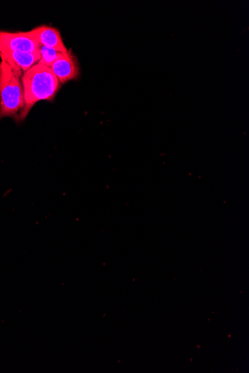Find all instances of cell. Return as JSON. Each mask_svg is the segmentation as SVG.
I'll return each mask as SVG.
<instances>
[{"label":"cell","instance_id":"6da1fadb","mask_svg":"<svg viewBox=\"0 0 249 373\" xmlns=\"http://www.w3.org/2000/svg\"><path fill=\"white\" fill-rule=\"evenodd\" d=\"M21 82L24 91V108L19 122H23L35 104L40 101H53L61 88L50 68L36 65L23 74Z\"/></svg>","mask_w":249,"mask_h":373},{"label":"cell","instance_id":"52a82bcc","mask_svg":"<svg viewBox=\"0 0 249 373\" xmlns=\"http://www.w3.org/2000/svg\"><path fill=\"white\" fill-rule=\"evenodd\" d=\"M39 53L40 60L38 64L49 68L51 67L57 59L61 58L64 54H65L43 46V45H40L39 46Z\"/></svg>","mask_w":249,"mask_h":373},{"label":"cell","instance_id":"277c9868","mask_svg":"<svg viewBox=\"0 0 249 373\" xmlns=\"http://www.w3.org/2000/svg\"><path fill=\"white\" fill-rule=\"evenodd\" d=\"M38 44L62 53L68 52L63 42L61 33L56 28L48 26H39L26 32Z\"/></svg>","mask_w":249,"mask_h":373},{"label":"cell","instance_id":"3957f363","mask_svg":"<svg viewBox=\"0 0 249 373\" xmlns=\"http://www.w3.org/2000/svg\"><path fill=\"white\" fill-rule=\"evenodd\" d=\"M39 46L40 44L29 37L26 32L0 31V52H25L40 55Z\"/></svg>","mask_w":249,"mask_h":373},{"label":"cell","instance_id":"5b68a950","mask_svg":"<svg viewBox=\"0 0 249 373\" xmlns=\"http://www.w3.org/2000/svg\"><path fill=\"white\" fill-rule=\"evenodd\" d=\"M60 84L76 80L79 76V66L77 58L71 51L57 59L50 67Z\"/></svg>","mask_w":249,"mask_h":373},{"label":"cell","instance_id":"8992f818","mask_svg":"<svg viewBox=\"0 0 249 373\" xmlns=\"http://www.w3.org/2000/svg\"><path fill=\"white\" fill-rule=\"evenodd\" d=\"M0 57L5 60L13 73L21 79L24 72L38 65L40 60V55L25 52H0Z\"/></svg>","mask_w":249,"mask_h":373},{"label":"cell","instance_id":"7a4b0ae2","mask_svg":"<svg viewBox=\"0 0 249 373\" xmlns=\"http://www.w3.org/2000/svg\"><path fill=\"white\" fill-rule=\"evenodd\" d=\"M0 58V121L9 117L18 123L25 104L21 79Z\"/></svg>","mask_w":249,"mask_h":373}]
</instances>
